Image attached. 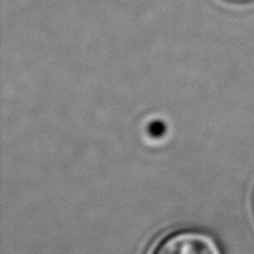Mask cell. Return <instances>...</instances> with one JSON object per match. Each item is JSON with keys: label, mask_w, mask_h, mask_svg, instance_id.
<instances>
[{"label": "cell", "mask_w": 254, "mask_h": 254, "mask_svg": "<svg viewBox=\"0 0 254 254\" xmlns=\"http://www.w3.org/2000/svg\"><path fill=\"white\" fill-rule=\"evenodd\" d=\"M149 254H221V249L209 232L183 228L161 238Z\"/></svg>", "instance_id": "obj_1"}]
</instances>
